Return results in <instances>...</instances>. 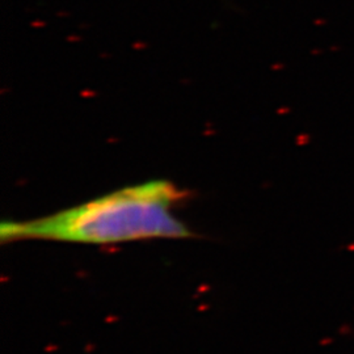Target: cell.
<instances>
[{
	"label": "cell",
	"mask_w": 354,
	"mask_h": 354,
	"mask_svg": "<svg viewBox=\"0 0 354 354\" xmlns=\"http://www.w3.org/2000/svg\"><path fill=\"white\" fill-rule=\"evenodd\" d=\"M181 197L183 192L169 181H149L45 218L3 223L1 236L84 244L187 238L189 230L172 214Z\"/></svg>",
	"instance_id": "1"
}]
</instances>
